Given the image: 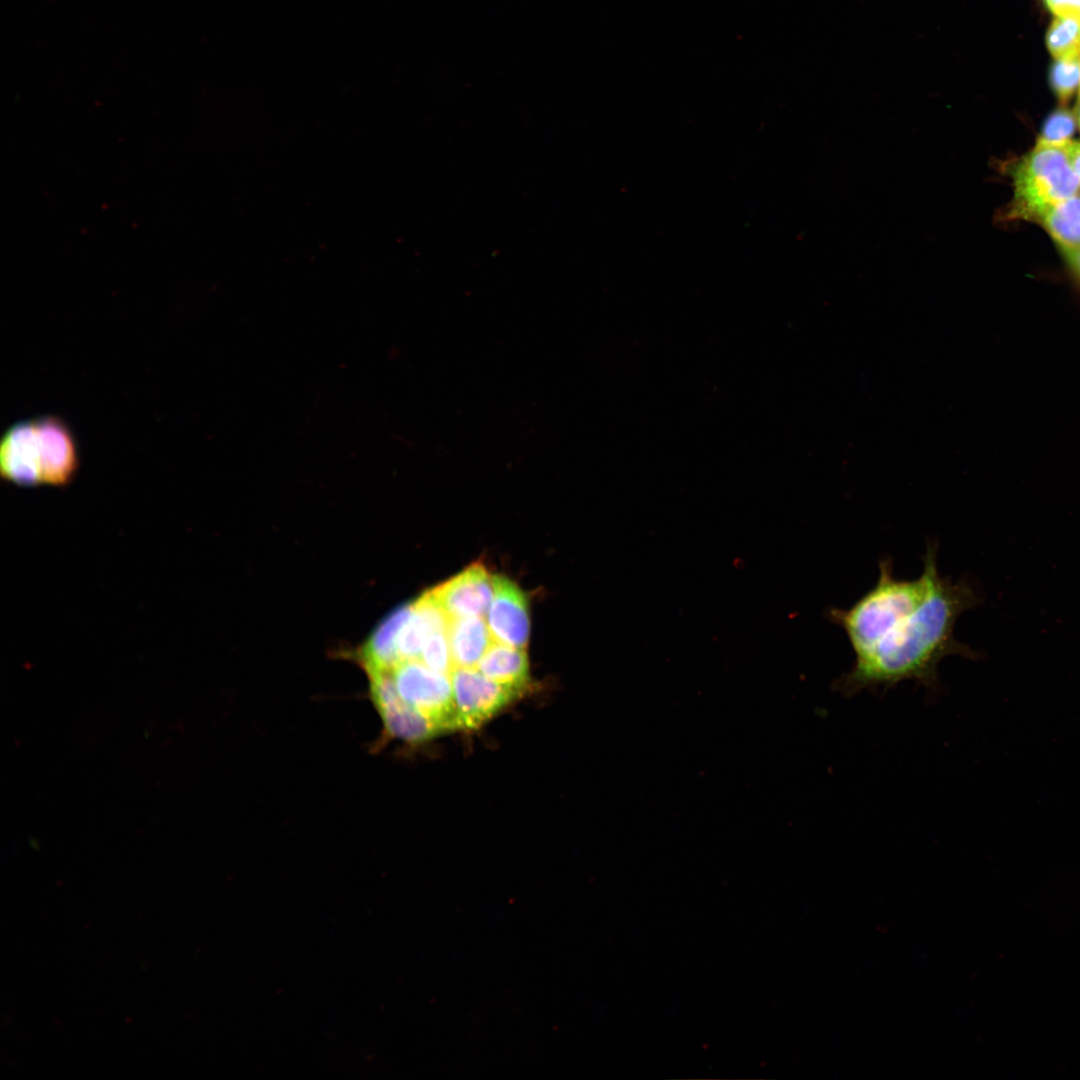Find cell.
Listing matches in <instances>:
<instances>
[{
	"label": "cell",
	"instance_id": "obj_1",
	"mask_svg": "<svg viewBox=\"0 0 1080 1080\" xmlns=\"http://www.w3.org/2000/svg\"><path fill=\"white\" fill-rule=\"evenodd\" d=\"M937 548L928 542L922 573L915 579L897 578L892 559L882 558L870 590L847 609L826 610V618L843 630L854 653L851 668L832 686L842 696L886 691L904 681L937 691L944 658L980 657L956 639L954 629L959 617L983 598L968 579L953 581L940 573Z\"/></svg>",
	"mask_w": 1080,
	"mask_h": 1080
},
{
	"label": "cell",
	"instance_id": "obj_2",
	"mask_svg": "<svg viewBox=\"0 0 1080 1080\" xmlns=\"http://www.w3.org/2000/svg\"><path fill=\"white\" fill-rule=\"evenodd\" d=\"M78 468L75 438L59 417L17 422L1 439L0 472L8 482L63 487L72 482Z\"/></svg>",
	"mask_w": 1080,
	"mask_h": 1080
},
{
	"label": "cell",
	"instance_id": "obj_3",
	"mask_svg": "<svg viewBox=\"0 0 1080 1080\" xmlns=\"http://www.w3.org/2000/svg\"><path fill=\"white\" fill-rule=\"evenodd\" d=\"M1010 215L1036 220L1052 205L1078 195L1080 179L1064 147L1037 143L1016 165Z\"/></svg>",
	"mask_w": 1080,
	"mask_h": 1080
},
{
	"label": "cell",
	"instance_id": "obj_4",
	"mask_svg": "<svg viewBox=\"0 0 1080 1080\" xmlns=\"http://www.w3.org/2000/svg\"><path fill=\"white\" fill-rule=\"evenodd\" d=\"M401 698L443 731L458 729L450 674L432 670L420 660H405L392 669Z\"/></svg>",
	"mask_w": 1080,
	"mask_h": 1080
},
{
	"label": "cell",
	"instance_id": "obj_5",
	"mask_svg": "<svg viewBox=\"0 0 1080 1080\" xmlns=\"http://www.w3.org/2000/svg\"><path fill=\"white\" fill-rule=\"evenodd\" d=\"M450 676L458 729L481 726L522 693V689L489 679L477 668H454Z\"/></svg>",
	"mask_w": 1080,
	"mask_h": 1080
},
{
	"label": "cell",
	"instance_id": "obj_6",
	"mask_svg": "<svg viewBox=\"0 0 1080 1080\" xmlns=\"http://www.w3.org/2000/svg\"><path fill=\"white\" fill-rule=\"evenodd\" d=\"M367 675L369 695L386 734L409 743H419L443 733L436 723L401 698L392 670Z\"/></svg>",
	"mask_w": 1080,
	"mask_h": 1080
},
{
	"label": "cell",
	"instance_id": "obj_7",
	"mask_svg": "<svg viewBox=\"0 0 1080 1080\" xmlns=\"http://www.w3.org/2000/svg\"><path fill=\"white\" fill-rule=\"evenodd\" d=\"M492 585L486 622L493 640L525 649L530 630L526 595L505 576H492Z\"/></svg>",
	"mask_w": 1080,
	"mask_h": 1080
},
{
	"label": "cell",
	"instance_id": "obj_8",
	"mask_svg": "<svg viewBox=\"0 0 1080 1080\" xmlns=\"http://www.w3.org/2000/svg\"><path fill=\"white\" fill-rule=\"evenodd\" d=\"M430 591L450 618L484 617L493 597L492 576L475 563Z\"/></svg>",
	"mask_w": 1080,
	"mask_h": 1080
},
{
	"label": "cell",
	"instance_id": "obj_9",
	"mask_svg": "<svg viewBox=\"0 0 1080 1080\" xmlns=\"http://www.w3.org/2000/svg\"><path fill=\"white\" fill-rule=\"evenodd\" d=\"M449 621L430 590L411 602L410 613L396 638L399 661L419 660L426 639L435 631L447 630Z\"/></svg>",
	"mask_w": 1080,
	"mask_h": 1080
},
{
	"label": "cell",
	"instance_id": "obj_10",
	"mask_svg": "<svg viewBox=\"0 0 1080 1080\" xmlns=\"http://www.w3.org/2000/svg\"><path fill=\"white\" fill-rule=\"evenodd\" d=\"M410 609L411 602L391 612L362 646L358 658L366 673L392 670L400 662L396 638Z\"/></svg>",
	"mask_w": 1080,
	"mask_h": 1080
},
{
	"label": "cell",
	"instance_id": "obj_11",
	"mask_svg": "<svg viewBox=\"0 0 1080 1080\" xmlns=\"http://www.w3.org/2000/svg\"><path fill=\"white\" fill-rule=\"evenodd\" d=\"M447 632L454 668H477L493 641L483 617L450 618Z\"/></svg>",
	"mask_w": 1080,
	"mask_h": 1080
},
{
	"label": "cell",
	"instance_id": "obj_12",
	"mask_svg": "<svg viewBox=\"0 0 1080 1080\" xmlns=\"http://www.w3.org/2000/svg\"><path fill=\"white\" fill-rule=\"evenodd\" d=\"M477 669L489 679L524 689L529 680V665L525 649L492 641Z\"/></svg>",
	"mask_w": 1080,
	"mask_h": 1080
},
{
	"label": "cell",
	"instance_id": "obj_13",
	"mask_svg": "<svg viewBox=\"0 0 1080 1080\" xmlns=\"http://www.w3.org/2000/svg\"><path fill=\"white\" fill-rule=\"evenodd\" d=\"M1041 223L1065 255L1080 250V196L1075 195L1044 210Z\"/></svg>",
	"mask_w": 1080,
	"mask_h": 1080
},
{
	"label": "cell",
	"instance_id": "obj_14",
	"mask_svg": "<svg viewBox=\"0 0 1080 1080\" xmlns=\"http://www.w3.org/2000/svg\"><path fill=\"white\" fill-rule=\"evenodd\" d=\"M1045 40L1055 59H1080V16H1055Z\"/></svg>",
	"mask_w": 1080,
	"mask_h": 1080
},
{
	"label": "cell",
	"instance_id": "obj_15",
	"mask_svg": "<svg viewBox=\"0 0 1080 1080\" xmlns=\"http://www.w3.org/2000/svg\"><path fill=\"white\" fill-rule=\"evenodd\" d=\"M1048 80L1059 102L1066 104L1080 85V59H1055Z\"/></svg>",
	"mask_w": 1080,
	"mask_h": 1080
},
{
	"label": "cell",
	"instance_id": "obj_16",
	"mask_svg": "<svg viewBox=\"0 0 1080 1080\" xmlns=\"http://www.w3.org/2000/svg\"><path fill=\"white\" fill-rule=\"evenodd\" d=\"M419 660L432 670L451 674L454 665L447 630L435 631L426 639Z\"/></svg>",
	"mask_w": 1080,
	"mask_h": 1080
},
{
	"label": "cell",
	"instance_id": "obj_17",
	"mask_svg": "<svg viewBox=\"0 0 1080 1080\" xmlns=\"http://www.w3.org/2000/svg\"><path fill=\"white\" fill-rule=\"evenodd\" d=\"M1076 127V118L1066 108L1053 111L1045 120L1037 143L1064 147L1070 142Z\"/></svg>",
	"mask_w": 1080,
	"mask_h": 1080
},
{
	"label": "cell",
	"instance_id": "obj_18",
	"mask_svg": "<svg viewBox=\"0 0 1080 1080\" xmlns=\"http://www.w3.org/2000/svg\"><path fill=\"white\" fill-rule=\"evenodd\" d=\"M1043 2L1055 16H1080V0H1043Z\"/></svg>",
	"mask_w": 1080,
	"mask_h": 1080
},
{
	"label": "cell",
	"instance_id": "obj_19",
	"mask_svg": "<svg viewBox=\"0 0 1080 1080\" xmlns=\"http://www.w3.org/2000/svg\"><path fill=\"white\" fill-rule=\"evenodd\" d=\"M1072 169L1080 179V143L1070 141L1065 145Z\"/></svg>",
	"mask_w": 1080,
	"mask_h": 1080
},
{
	"label": "cell",
	"instance_id": "obj_20",
	"mask_svg": "<svg viewBox=\"0 0 1080 1080\" xmlns=\"http://www.w3.org/2000/svg\"><path fill=\"white\" fill-rule=\"evenodd\" d=\"M1074 271L1080 276V250L1066 255Z\"/></svg>",
	"mask_w": 1080,
	"mask_h": 1080
},
{
	"label": "cell",
	"instance_id": "obj_21",
	"mask_svg": "<svg viewBox=\"0 0 1080 1080\" xmlns=\"http://www.w3.org/2000/svg\"><path fill=\"white\" fill-rule=\"evenodd\" d=\"M1075 116H1076L1075 118H1076V120L1078 122V125L1080 127V93H1079V96H1078V99H1077V102H1076Z\"/></svg>",
	"mask_w": 1080,
	"mask_h": 1080
}]
</instances>
